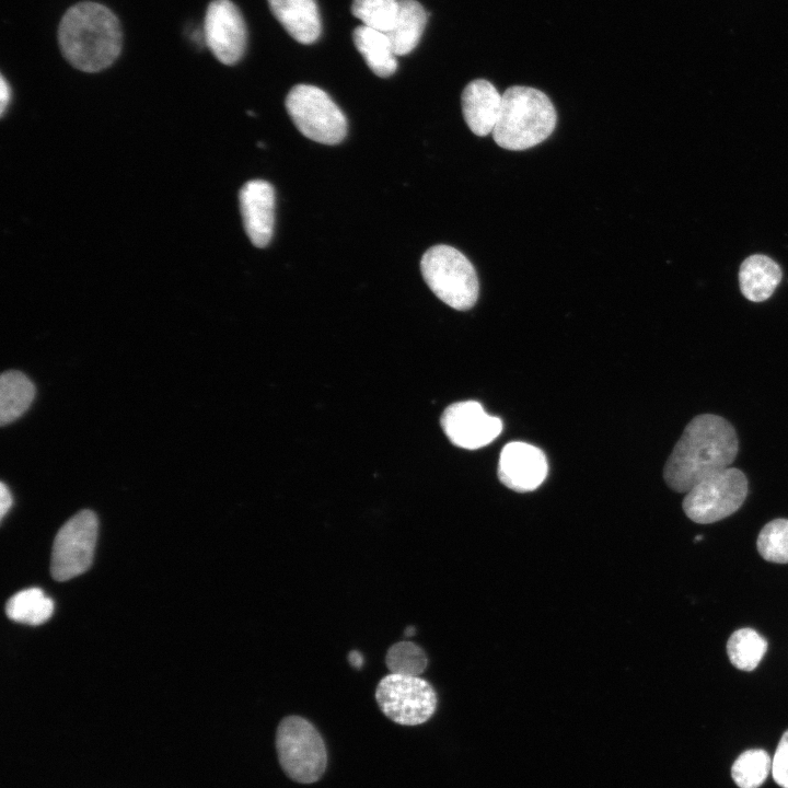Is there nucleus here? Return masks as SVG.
Here are the masks:
<instances>
[{"label": "nucleus", "mask_w": 788, "mask_h": 788, "mask_svg": "<svg viewBox=\"0 0 788 788\" xmlns=\"http://www.w3.org/2000/svg\"><path fill=\"white\" fill-rule=\"evenodd\" d=\"M53 612V600L39 588H28L15 593L5 605L10 619L32 626L47 622Z\"/></svg>", "instance_id": "obj_20"}, {"label": "nucleus", "mask_w": 788, "mask_h": 788, "mask_svg": "<svg viewBox=\"0 0 788 788\" xmlns=\"http://www.w3.org/2000/svg\"><path fill=\"white\" fill-rule=\"evenodd\" d=\"M547 472L548 465L544 452L532 444L513 441L501 450L498 478L514 491L535 490L545 480Z\"/></svg>", "instance_id": "obj_12"}, {"label": "nucleus", "mask_w": 788, "mask_h": 788, "mask_svg": "<svg viewBox=\"0 0 788 788\" xmlns=\"http://www.w3.org/2000/svg\"><path fill=\"white\" fill-rule=\"evenodd\" d=\"M35 397V385L24 373L8 370L0 376V424L9 425L20 418Z\"/></svg>", "instance_id": "obj_19"}, {"label": "nucleus", "mask_w": 788, "mask_h": 788, "mask_svg": "<svg viewBox=\"0 0 788 788\" xmlns=\"http://www.w3.org/2000/svg\"><path fill=\"white\" fill-rule=\"evenodd\" d=\"M463 117L473 134L487 136L493 134L497 124L502 95L493 83L485 79L471 81L462 92Z\"/></svg>", "instance_id": "obj_14"}, {"label": "nucleus", "mask_w": 788, "mask_h": 788, "mask_svg": "<svg viewBox=\"0 0 788 788\" xmlns=\"http://www.w3.org/2000/svg\"><path fill=\"white\" fill-rule=\"evenodd\" d=\"M286 108L299 131L306 138L337 144L347 134V119L329 95L310 84L294 85L287 95Z\"/></svg>", "instance_id": "obj_6"}, {"label": "nucleus", "mask_w": 788, "mask_h": 788, "mask_svg": "<svg viewBox=\"0 0 788 788\" xmlns=\"http://www.w3.org/2000/svg\"><path fill=\"white\" fill-rule=\"evenodd\" d=\"M1 83H0V112L3 115L5 112V108L10 102L11 97V90L10 85L7 82L5 78L1 76Z\"/></svg>", "instance_id": "obj_28"}, {"label": "nucleus", "mask_w": 788, "mask_h": 788, "mask_svg": "<svg viewBox=\"0 0 788 788\" xmlns=\"http://www.w3.org/2000/svg\"><path fill=\"white\" fill-rule=\"evenodd\" d=\"M448 439L456 447L476 450L493 442L502 430L500 418L488 415L475 401L448 406L440 419Z\"/></svg>", "instance_id": "obj_10"}, {"label": "nucleus", "mask_w": 788, "mask_h": 788, "mask_svg": "<svg viewBox=\"0 0 788 788\" xmlns=\"http://www.w3.org/2000/svg\"><path fill=\"white\" fill-rule=\"evenodd\" d=\"M414 634H415V628H414L413 626H408V627L405 629V636L410 637V636H413Z\"/></svg>", "instance_id": "obj_30"}, {"label": "nucleus", "mask_w": 788, "mask_h": 788, "mask_svg": "<svg viewBox=\"0 0 788 788\" xmlns=\"http://www.w3.org/2000/svg\"><path fill=\"white\" fill-rule=\"evenodd\" d=\"M780 279L781 269L778 264L761 254L749 256L743 260L739 270L741 292L753 302L768 299Z\"/></svg>", "instance_id": "obj_16"}, {"label": "nucleus", "mask_w": 788, "mask_h": 788, "mask_svg": "<svg viewBox=\"0 0 788 788\" xmlns=\"http://www.w3.org/2000/svg\"><path fill=\"white\" fill-rule=\"evenodd\" d=\"M381 711L402 726L428 721L437 709L438 698L432 685L420 676L391 673L375 688Z\"/></svg>", "instance_id": "obj_7"}, {"label": "nucleus", "mask_w": 788, "mask_h": 788, "mask_svg": "<svg viewBox=\"0 0 788 788\" xmlns=\"http://www.w3.org/2000/svg\"><path fill=\"white\" fill-rule=\"evenodd\" d=\"M205 38L220 62L231 66L242 58L246 45V27L233 2H210L205 16Z\"/></svg>", "instance_id": "obj_11"}, {"label": "nucleus", "mask_w": 788, "mask_h": 788, "mask_svg": "<svg viewBox=\"0 0 788 788\" xmlns=\"http://www.w3.org/2000/svg\"><path fill=\"white\" fill-rule=\"evenodd\" d=\"M699 540H703V536H702V535H697V536L695 537V541H699Z\"/></svg>", "instance_id": "obj_31"}, {"label": "nucleus", "mask_w": 788, "mask_h": 788, "mask_svg": "<svg viewBox=\"0 0 788 788\" xmlns=\"http://www.w3.org/2000/svg\"><path fill=\"white\" fill-rule=\"evenodd\" d=\"M270 11L285 30L301 44L314 43L321 34L315 0H267Z\"/></svg>", "instance_id": "obj_15"}, {"label": "nucleus", "mask_w": 788, "mask_h": 788, "mask_svg": "<svg viewBox=\"0 0 788 788\" xmlns=\"http://www.w3.org/2000/svg\"><path fill=\"white\" fill-rule=\"evenodd\" d=\"M748 495L744 473L728 467L695 485L683 500L685 514L694 522L707 524L734 513Z\"/></svg>", "instance_id": "obj_8"}, {"label": "nucleus", "mask_w": 788, "mask_h": 788, "mask_svg": "<svg viewBox=\"0 0 788 788\" xmlns=\"http://www.w3.org/2000/svg\"><path fill=\"white\" fill-rule=\"evenodd\" d=\"M760 555L767 561L788 563V519H775L760 532L757 542Z\"/></svg>", "instance_id": "obj_25"}, {"label": "nucleus", "mask_w": 788, "mask_h": 788, "mask_svg": "<svg viewBox=\"0 0 788 788\" xmlns=\"http://www.w3.org/2000/svg\"><path fill=\"white\" fill-rule=\"evenodd\" d=\"M772 775L781 788H788V730L783 734L772 760Z\"/></svg>", "instance_id": "obj_26"}, {"label": "nucleus", "mask_w": 788, "mask_h": 788, "mask_svg": "<svg viewBox=\"0 0 788 788\" xmlns=\"http://www.w3.org/2000/svg\"><path fill=\"white\" fill-rule=\"evenodd\" d=\"M422 277L429 289L445 304L459 310L471 309L478 297V278L468 258L444 244L430 247L420 260Z\"/></svg>", "instance_id": "obj_4"}, {"label": "nucleus", "mask_w": 788, "mask_h": 788, "mask_svg": "<svg viewBox=\"0 0 788 788\" xmlns=\"http://www.w3.org/2000/svg\"><path fill=\"white\" fill-rule=\"evenodd\" d=\"M352 39L374 74L386 78L395 72L396 55L386 33L361 24L354 30Z\"/></svg>", "instance_id": "obj_17"}, {"label": "nucleus", "mask_w": 788, "mask_h": 788, "mask_svg": "<svg viewBox=\"0 0 788 788\" xmlns=\"http://www.w3.org/2000/svg\"><path fill=\"white\" fill-rule=\"evenodd\" d=\"M13 502L12 495L3 482L0 484V515L3 519Z\"/></svg>", "instance_id": "obj_27"}, {"label": "nucleus", "mask_w": 788, "mask_h": 788, "mask_svg": "<svg viewBox=\"0 0 788 788\" xmlns=\"http://www.w3.org/2000/svg\"><path fill=\"white\" fill-rule=\"evenodd\" d=\"M772 772V760L761 749L740 754L731 767V776L740 788H758Z\"/></svg>", "instance_id": "obj_22"}, {"label": "nucleus", "mask_w": 788, "mask_h": 788, "mask_svg": "<svg viewBox=\"0 0 788 788\" xmlns=\"http://www.w3.org/2000/svg\"><path fill=\"white\" fill-rule=\"evenodd\" d=\"M427 23V13L416 0H399L392 28L386 33L396 56L409 54L418 44Z\"/></svg>", "instance_id": "obj_18"}, {"label": "nucleus", "mask_w": 788, "mask_h": 788, "mask_svg": "<svg viewBox=\"0 0 788 788\" xmlns=\"http://www.w3.org/2000/svg\"><path fill=\"white\" fill-rule=\"evenodd\" d=\"M97 538L96 514L88 509L71 517L57 532L51 553L54 579L66 581L86 571L94 557Z\"/></svg>", "instance_id": "obj_9"}, {"label": "nucleus", "mask_w": 788, "mask_h": 788, "mask_svg": "<svg viewBox=\"0 0 788 788\" xmlns=\"http://www.w3.org/2000/svg\"><path fill=\"white\" fill-rule=\"evenodd\" d=\"M385 663L391 673L419 676L428 665V658L421 647L404 640L387 650Z\"/></svg>", "instance_id": "obj_23"}, {"label": "nucleus", "mask_w": 788, "mask_h": 788, "mask_svg": "<svg viewBox=\"0 0 788 788\" xmlns=\"http://www.w3.org/2000/svg\"><path fill=\"white\" fill-rule=\"evenodd\" d=\"M348 659H349V662L351 663V665H354V667H356V668H360V667L362 665V663H363V657H362V654H361L359 651H357V650H352V651L349 653Z\"/></svg>", "instance_id": "obj_29"}, {"label": "nucleus", "mask_w": 788, "mask_h": 788, "mask_svg": "<svg viewBox=\"0 0 788 788\" xmlns=\"http://www.w3.org/2000/svg\"><path fill=\"white\" fill-rule=\"evenodd\" d=\"M738 438L725 418L703 414L693 418L674 445L663 470L668 486L688 493L695 485L733 463Z\"/></svg>", "instance_id": "obj_1"}, {"label": "nucleus", "mask_w": 788, "mask_h": 788, "mask_svg": "<svg viewBox=\"0 0 788 788\" xmlns=\"http://www.w3.org/2000/svg\"><path fill=\"white\" fill-rule=\"evenodd\" d=\"M58 40L63 57L74 68L99 72L119 56L123 33L118 19L108 8L84 1L63 14Z\"/></svg>", "instance_id": "obj_2"}, {"label": "nucleus", "mask_w": 788, "mask_h": 788, "mask_svg": "<svg viewBox=\"0 0 788 788\" xmlns=\"http://www.w3.org/2000/svg\"><path fill=\"white\" fill-rule=\"evenodd\" d=\"M276 750L285 774L299 784H313L325 773V742L312 722L300 716L285 717L276 731Z\"/></svg>", "instance_id": "obj_5"}, {"label": "nucleus", "mask_w": 788, "mask_h": 788, "mask_svg": "<svg viewBox=\"0 0 788 788\" xmlns=\"http://www.w3.org/2000/svg\"><path fill=\"white\" fill-rule=\"evenodd\" d=\"M399 0H354L351 13L363 25L387 33L396 19Z\"/></svg>", "instance_id": "obj_24"}, {"label": "nucleus", "mask_w": 788, "mask_h": 788, "mask_svg": "<svg viewBox=\"0 0 788 788\" xmlns=\"http://www.w3.org/2000/svg\"><path fill=\"white\" fill-rule=\"evenodd\" d=\"M556 120L555 107L546 94L531 86L513 85L502 94L493 137L503 149L525 150L548 138Z\"/></svg>", "instance_id": "obj_3"}, {"label": "nucleus", "mask_w": 788, "mask_h": 788, "mask_svg": "<svg viewBox=\"0 0 788 788\" xmlns=\"http://www.w3.org/2000/svg\"><path fill=\"white\" fill-rule=\"evenodd\" d=\"M244 230L256 247H265L274 231L275 190L263 179H253L243 185L239 194Z\"/></svg>", "instance_id": "obj_13"}, {"label": "nucleus", "mask_w": 788, "mask_h": 788, "mask_svg": "<svg viewBox=\"0 0 788 788\" xmlns=\"http://www.w3.org/2000/svg\"><path fill=\"white\" fill-rule=\"evenodd\" d=\"M767 650V641L752 628L735 630L727 641V653L733 667L753 671Z\"/></svg>", "instance_id": "obj_21"}]
</instances>
